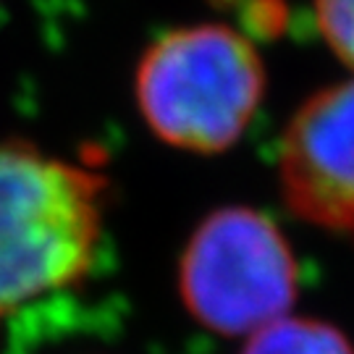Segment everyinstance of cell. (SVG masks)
Returning <instances> with one entry per match:
<instances>
[{"instance_id":"cell-1","label":"cell","mask_w":354,"mask_h":354,"mask_svg":"<svg viewBox=\"0 0 354 354\" xmlns=\"http://www.w3.org/2000/svg\"><path fill=\"white\" fill-rule=\"evenodd\" d=\"M105 176L29 142L0 145V323L74 286L100 247Z\"/></svg>"},{"instance_id":"cell-2","label":"cell","mask_w":354,"mask_h":354,"mask_svg":"<svg viewBox=\"0 0 354 354\" xmlns=\"http://www.w3.org/2000/svg\"><path fill=\"white\" fill-rule=\"evenodd\" d=\"M134 89L158 140L192 152H221L257 113L266 68L252 42L231 26L197 24L152 42Z\"/></svg>"},{"instance_id":"cell-3","label":"cell","mask_w":354,"mask_h":354,"mask_svg":"<svg viewBox=\"0 0 354 354\" xmlns=\"http://www.w3.org/2000/svg\"><path fill=\"white\" fill-rule=\"evenodd\" d=\"M178 289L205 328L257 333L286 317L297 299V260L268 215L241 205L221 207L192 234Z\"/></svg>"},{"instance_id":"cell-4","label":"cell","mask_w":354,"mask_h":354,"mask_svg":"<svg viewBox=\"0 0 354 354\" xmlns=\"http://www.w3.org/2000/svg\"><path fill=\"white\" fill-rule=\"evenodd\" d=\"M279 187L304 223L354 239V79L299 105L281 137Z\"/></svg>"},{"instance_id":"cell-5","label":"cell","mask_w":354,"mask_h":354,"mask_svg":"<svg viewBox=\"0 0 354 354\" xmlns=\"http://www.w3.org/2000/svg\"><path fill=\"white\" fill-rule=\"evenodd\" d=\"M241 354H354V349L328 323L281 317L252 333Z\"/></svg>"},{"instance_id":"cell-6","label":"cell","mask_w":354,"mask_h":354,"mask_svg":"<svg viewBox=\"0 0 354 354\" xmlns=\"http://www.w3.org/2000/svg\"><path fill=\"white\" fill-rule=\"evenodd\" d=\"M315 19L330 50L354 68V0H315Z\"/></svg>"}]
</instances>
